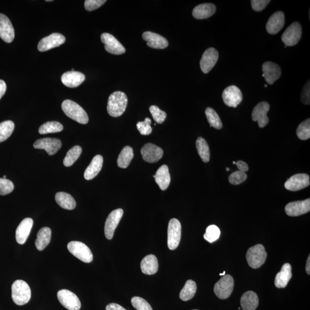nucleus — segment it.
<instances>
[{
	"label": "nucleus",
	"instance_id": "nucleus-58",
	"mask_svg": "<svg viewBox=\"0 0 310 310\" xmlns=\"http://www.w3.org/2000/svg\"><path fill=\"white\" fill-rule=\"evenodd\" d=\"M6 178H7V176L6 175H5V176H3V178L6 179Z\"/></svg>",
	"mask_w": 310,
	"mask_h": 310
},
{
	"label": "nucleus",
	"instance_id": "nucleus-7",
	"mask_svg": "<svg viewBox=\"0 0 310 310\" xmlns=\"http://www.w3.org/2000/svg\"><path fill=\"white\" fill-rule=\"evenodd\" d=\"M182 227L177 219L172 218L168 223V246L171 250L178 248L181 238Z\"/></svg>",
	"mask_w": 310,
	"mask_h": 310
},
{
	"label": "nucleus",
	"instance_id": "nucleus-3",
	"mask_svg": "<svg viewBox=\"0 0 310 310\" xmlns=\"http://www.w3.org/2000/svg\"><path fill=\"white\" fill-rule=\"evenodd\" d=\"M12 297L14 303L19 305L29 303L31 297L29 285L22 280L15 281L12 285Z\"/></svg>",
	"mask_w": 310,
	"mask_h": 310
},
{
	"label": "nucleus",
	"instance_id": "nucleus-55",
	"mask_svg": "<svg viewBox=\"0 0 310 310\" xmlns=\"http://www.w3.org/2000/svg\"><path fill=\"white\" fill-rule=\"evenodd\" d=\"M225 273H226V272H225V271H224V272H223V273H219V275H220V276H224V275H225Z\"/></svg>",
	"mask_w": 310,
	"mask_h": 310
},
{
	"label": "nucleus",
	"instance_id": "nucleus-11",
	"mask_svg": "<svg viewBox=\"0 0 310 310\" xmlns=\"http://www.w3.org/2000/svg\"><path fill=\"white\" fill-rule=\"evenodd\" d=\"M242 99V94L240 89L235 86H229L222 93L223 101L229 107L236 108L240 104Z\"/></svg>",
	"mask_w": 310,
	"mask_h": 310
},
{
	"label": "nucleus",
	"instance_id": "nucleus-56",
	"mask_svg": "<svg viewBox=\"0 0 310 310\" xmlns=\"http://www.w3.org/2000/svg\"><path fill=\"white\" fill-rule=\"evenodd\" d=\"M47 2H53V0H47L46 1Z\"/></svg>",
	"mask_w": 310,
	"mask_h": 310
},
{
	"label": "nucleus",
	"instance_id": "nucleus-38",
	"mask_svg": "<svg viewBox=\"0 0 310 310\" xmlns=\"http://www.w3.org/2000/svg\"><path fill=\"white\" fill-rule=\"evenodd\" d=\"M15 129L13 121L9 120L0 123V143L6 141L13 134Z\"/></svg>",
	"mask_w": 310,
	"mask_h": 310
},
{
	"label": "nucleus",
	"instance_id": "nucleus-6",
	"mask_svg": "<svg viewBox=\"0 0 310 310\" xmlns=\"http://www.w3.org/2000/svg\"><path fill=\"white\" fill-rule=\"evenodd\" d=\"M234 284L233 277L230 274H226L215 283L214 288V293L219 299H226L232 293Z\"/></svg>",
	"mask_w": 310,
	"mask_h": 310
},
{
	"label": "nucleus",
	"instance_id": "nucleus-57",
	"mask_svg": "<svg viewBox=\"0 0 310 310\" xmlns=\"http://www.w3.org/2000/svg\"><path fill=\"white\" fill-rule=\"evenodd\" d=\"M226 171H230V169H229V168H226Z\"/></svg>",
	"mask_w": 310,
	"mask_h": 310
},
{
	"label": "nucleus",
	"instance_id": "nucleus-29",
	"mask_svg": "<svg viewBox=\"0 0 310 310\" xmlns=\"http://www.w3.org/2000/svg\"><path fill=\"white\" fill-rule=\"evenodd\" d=\"M159 264L158 259L154 254L148 255L145 257L141 262V269L144 274H155L158 272Z\"/></svg>",
	"mask_w": 310,
	"mask_h": 310
},
{
	"label": "nucleus",
	"instance_id": "nucleus-47",
	"mask_svg": "<svg viewBox=\"0 0 310 310\" xmlns=\"http://www.w3.org/2000/svg\"><path fill=\"white\" fill-rule=\"evenodd\" d=\"M247 178L245 172L237 171L231 174L229 177V182L234 185H237L244 181Z\"/></svg>",
	"mask_w": 310,
	"mask_h": 310
},
{
	"label": "nucleus",
	"instance_id": "nucleus-32",
	"mask_svg": "<svg viewBox=\"0 0 310 310\" xmlns=\"http://www.w3.org/2000/svg\"><path fill=\"white\" fill-rule=\"evenodd\" d=\"M52 238V230L48 227H43L38 231L37 238L35 241L37 248L40 251L44 250L50 244Z\"/></svg>",
	"mask_w": 310,
	"mask_h": 310
},
{
	"label": "nucleus",
	"instance_id": "nucleus-28",
	"mask_svg": "<svg viewBox=\"0 0 310 310\" xmlns=\"http://www.w3.org/2000/svg\"><path fill=\"white\" fill-rule=\"evenodd\" d=\"M154 177L161 190H166L169 186L171 177L169 170L166 165H163L161 166L157 171L155 175H154Z\"/></svg>",
	"mask_w": 310,
	"mask_h": 310
},
{
	"label": "nucleus",
	"instance_id": "nucleus-41",
	"mask_svg": "<svg viewBox=\"0 0 310 310\" xmlns=\"http://www.w3.org/2000/svg\"><path fill=\"white\" fill-rule=\"evenodd\" d=\"M221 231L216 225H211L207 227L206 233L203 237L205 240L210 242L213 243L217 241L220 237Z\"/></svg>",
	"mask_w": 310,
	"mask_h": 310
},
{
	"label": "nucleus",
	"instance_id": "nucleus-4",
	"mask_svg": "<svg viewBox=\"0 0 310 310\" xmlns=\"http://www.w3.org/2000/svg\"><path fill=\"white\" fill-rule=\"evenodd\" d=\"M267 253L264 246L257 244L251 247L246 253L247 262L251 268L257 269L265 263Z\"/></svg>",
	"mask_w": 310,
	"mask_h": 310
},
{
	"label": "nucleus",
	"instance_id": "nucleus-26",
	"mask_svg": "<svg viewBox=\"0 0 310 310\" xmlns=\"http://www.w3.org/2000/svg\"><path fill=\"white\" fill-rule=\"evenodd\" d=\"M292 276V267L289 263L282 265L281 270L276 276L274 285L278 288H284L287 285Z\"/></svg>",
	"mask_w": 310,
	"mask_h": 310
},
{
	"label": "nucleus",
	"instance_id": "nucleus-49",
	"mask_svg": "<svg viewBox=\"0 0 310 310\" xmlns=\"http://www.w3.org/2000/svg\"><path fill=\"white\" fill-rule=\"evenodd\" d=\"M270 2L269 0H252L251 5L254 11L261 12L265 9Z\"/></svg>",
	"mask_w": 310,
	"mask_h": 310
},
{
	"label": "nucleus",
	"instance_id": "nucleus-53",
	"mask_svg": "<svg viewBox=\"0 0 310 310\" xmlns=\"http://www.w3.org/2000/svg\"><path fill=\"white\" fill-rule=\"evenodd\" d=\"M7 90V85L6 82L3 80H0V99L5 95Z\"/></svg>",
	"mask_w": 310,
	"mask_h": 310
},
{
	"label": "nucleus",
	"instance_id": "nucleus-2",
	"mask_svg": "<svg viewBox=\"0 0 310 310\" xmlns=\"http://www.w3.org/2000/svg\"><path fill=\"white\" fill-rule=\"evenodd\" d=\"M62 108L67 116L77 121V123L86 124L89 122L88 114L75 102L66 100L63 102Z\"/></svg>",
	"mask_w": 310,
	"mask_h": 310
},
{
	"label": "nucleus",
	"instance_id": "nucleus-60",
	"mask_svg": "<svg viewBox=\"0 0 310 310\" xmlns=\"http://www.w3.org/2000/svg\"><path fill=\"white\" fill-rule=\"evenodd\" d=\"M233 163L234 164H235V163H236V162H233Z\"/></svg>",
	"mask_w": 310,
	"mask_h": 310
},
{
	"label": "nucleus",
	"instance_id": "nucleus-48",
	"mask_svg": "<svg viewBox=\"0 0 310 310\" xmlns=\"http://www.w3.org/2000/svg\"><path fill=\"white\" fill-rule=\"evenodd\" d=\"M106 2V0H86L85 2V8L88 11H93L99 9Z\"/></svg>",
	"mask_w": 310,
	"mask_h": 310
},
{
	"label": "nucleus",
	"instance_id": "nucleus-44",
	"mask_svg": "<svg viewBox=\"0 0 310 310\" xmlns=\"http://www.w3.org/2000/svg\"><path fill=\"white\" fill-rule=\"evenodd\" d=\"M131 303L137 310H153L151 305L142 297H133L132 298Z\"/></svg>",
	"mask_w": 310,
	"mask_h": 310
},
{
	"label": "nucleus",
	"instance_id": "nucleus-27",
	"mask_svg": "<svg viewBox=\"0 0 310 310\" xmlns=\"http://www.w3.org/2000/svg\"><path fill=\"white\" fill-rule=\"evenodd\" d=\"M103 156L98 155L94 157L92 162L85 171V179L89 180L95 178L101 171L103 167Z\"/></svg>",
	"mask_w": 310,
	"mask_h": 310
},
{
	"label": "nucleus",
	"instance_id": "nucleus-12",
	"mask_svg": "<svg viewBox=\"0 0 310 310\" xmlns=\"http://www.w3.org/2000/svg\"><path fill=\"white\" fill-rule=\"evenodd\" d=\"M65 42L66 38L64 35L59 33H54L48 37L43 38L39 43L38 49L39 52H45L60 46Z\"/></svg>",
	"mask_w": 310,
	"mask_h": 310
},
{
	"label": "nucleus",
	"instance_id": "nucleus-1",
	"mask_svg": "<svg viewBox=\"0 0 310 310\" xmlns=\"http://www.w3.org/2000/svg\"><path fill=\"white\" fill-rule=\"evenodd\" d=\"M128 105V98L124 93L120 91L113 93L109 96L107 111L110 116L114 117H120L126 110Z\"/></svg>",
	"mask_w": 310,
	"mask_h": 310
},
{
	"label": "nucleus",
	"instance_id": "nucleus-15",
	"mask_svg": "<svg viewBox=\"0 0 310 310\" xmlns=\"http://www.w3.org/2000/svg\"><path fill=\"white\" fill-rule=\"evenodd\" d=\"M309 185V176L305 174L294 175L285 182L286 189L291 191H297Z\"/></svg>",
	"mask_w": 310,
	"mask_h": 310
},
{
	"label": "nucleus",
	"instance_id": "nucleus-61",
	"mask_svg": "<svg viewBox=\"0 0 310 310\" xmlns=\"http://www.w3.org/2000/svg\"><path fill=\"white\" fill-rule=\"evenodd\" d=\"M193 310H198V309H193Z\"/></svg>",
	"mask_w": 310,
	"mask_h": 310
},
{
	"label": "nucleus",
	"instance_id": "nucleus-25",
	"mask_svg": "<svg viewBox=\"0 0 310 310\" xmlns=\"http://www.w3.org/2000/svg\"><path fill=\"white\" fill-rule=\"evenodd\" d=\"M85 80V76L83 73L75 71L65 73L61 77L62 83L70 88L78 87L83 83Z\"/></svg>",
	"mask_w": 310,
	"mask_h": 310
},
{
	"label": "nucleus",
	"instance_id": "nucleus-39",
	"mask_svg": "<svg viewBox=\"0 0 310 310\" xmlns=\"http://www.w3.org/2000/svg\"><path fill=\"white\" fill-rule=\"evenodd\" d=\"M82 150L80 146H76L73 147L67 153L64 160V164L66 167H70L79 158Z\"/></svg>",
	"mask_w": 310,
	"mask_h": 310
},
{
	"label": "nucleus",
	"instance_id": "nucleus-36",
	"mask_svg": "<svg viewBox=\"0 0 310 310\" xmlns=\"http://www.w3.org/2000/svg\"><path fill=\"white\" fill-rule=\"evenodd\" d=\"M197 291V284L192 280L186 281L185 285L180 292L179 297L180 299L183 301H188L193 298Z\"/></svg>",
	"mask_w": 310,
	"mask_h": 310
},
{
	"label": "nucleus",
	"instance_id": "nucleus-9",
	"mask_svg": "<svg viewBox=\"0 0 310 310\" xmlns=\"http://www.w3.org/2000/svg\"><path fill=\"white\" fill-rule=\"evenodd\" d=\"M301 35L300 24L298 22L293 23L282 34L281 40L286 46H293L300 41Z\"/></svg>",
	"mask_w": 310,
	"mask_h": 310
},
{
	"label": "nucleus",
	"instance_id": "nucleus-54",
	"mask_svg": "<svg viewBox=\"0 0 310 310\" xmlns=\"http://www.w3.org/2000/svg\"><path fill=\"white\" fill-rule=\"evenodd\" d=\"M310 256L309 255V256L307 258V263H306V266H305V270H306V272H307V273L308 274H310Z\"/></svg>",
	"mask_w": 310,
	"mask_h": 310
},
{
	"label": "nucleus",
	"instance_id": "nucleus-46",
	"mask_svg": "<svg viewBox=\"0 0 310 310\" xmlns=\"http://www.w3.org/2000/svg\"><path fill=\"white\" fill-rule=\"evenodd\" d=\"M14 187V184L11 180L0 178V195H6L11 193Z\"/></svg>",
	"mask_w": 310,
	"mask_h": 310
},
{
	"label": "nucleus",
	"instance_id": "nucleus-33",
	"mask_svg": "<svg viewBox=\"0 0 310 310\" xmlns=\"http://www.w3.org/2000/svg\"><path fill=\"white\" fill-rule=\"evenodd\" d=\"M57 203L63 209L66 210H73L76 207V202L72 195L64 192H60L56 195Z\"/></svg>",
	"mask_w": 310,
	"mask_h": 310
},
{
	"label": "nucleus",
	"instance_id": "nucleus-30",
	"mask_svg": "<svg viewBox=\"0 0 310 310\" xmlns=\"http://www.w3.org/2000/svg\"><path fill=\"white\" fill-rule=\"evenodd\" d=\"M216 11V7L213 4H202L194 8L193 17L197 19H205L213 16Z\"/></svg>",
	"mask_w": 310,
	"mask_h": 310
},
{
	"label": "nucleus",
	"instance_id": "nucleus-10",
	"mask_svg": "<svg viewBox=\"0 0 310 310\" xmlns=\"http://www.w3.org/2000/svg\"><path fill=\"white\" fill-rule=\"evenodd\" d=\"M124 211L121 209L113 210L109 214L105 225V234L108 240H112L118 225L123 216Z\"/></svg>",
	"mask_w": 310,
	"mask_h": 310
},
{
	"label": "nucleus",
	"instance_id": "nucleus-31",
	"mask_svg": "<svg viewBox=\"0 0 310 310\" xmlns=\"http://www.w3.org/2000/svg\"><path fill=\"white\" fill-rule=\"evenodd\" d=\"M240 301L243 310H256L259 300L256 293L249 291L243 294Z\"/></svg>",
	"mask_w": 310,
	"mask_h": 310
},
{
	"label": "nucleus",
	"instance_id": "nucleus-59",
	"mask_svg": "<svg viewBox=\"0 0 310 310\" xmlns=\"http://www.w3.org/2000/svg\"><path fill=\"white\" fill-rule=\"evenodd\" d=\"M265 88H267V85H265Z\"/></svg>",
	"mask_w": 310,
	"mask_h": 310
},
{
	"label": "nucleus",
	"instance_id": "nucleus-50",
	"mask_svg": "<svg viewBox=\"0 0 310 310\" xmlns=\"http://www.w3.org/2000/svg\"><path fill=\"white\" fill-rule=\"evenodd\" d=\"M309 81H308L302 90L301 95V102L305 105H309Z\"/></svg>",
	"mask_w": 310,
	"mask_h": 310
},
{
	"label": "nucleus",
	"instance_id": "nucleus-20",
	"mask_svg": "<svg viewBox=\"0 0 310 310\" xmlns=\"http://www.w3.org/2000/svg\"><path fill=\"white\" fill-rule=\"evenodd\" d=\"M262 77L269 85H272L274 82L279 79L281 74L280 67L271 62H266L262 65Z\"/></svg>",
	"mask_w": 310,
	"mask_h": 310
},
{
	"label": "nucleus",
	"instance_id": "nucleus-34",
	"mask_svg": "<svg viewBox=\"0 0 310 310\" xmlns=\"http://www.w3.org/2000/svg\"><path fill=\"white\" fill-rule=\"evenodd\" d=\"M133 158V150L129 146L125 147L118 157L117 165L121 168H126Z\"/></svg>",
	"mask_w": 310,
	"mask_h": 310
},
{
	"label": "nucleus",
	"instance_id": "nucleus-23",
	"mask_svg": "<svg viewBox=\"0 0 310 310\" xmlns=\"http://www.w3.org/2000/svg\"><path fill=\"white\" fill-rule=\"evenodd\" d=\"M34 224L32 218L24 219L20 223L16 231V239L19 244L23 245L26 243L30 234Z\"/></svg>",
	"mask_w": 310,
	"mask_h": 310
},
{
	"label": "nucleus",
	"instance_id": "nucleus-52",
	"mask_svg": "<svg viewBox=\"0 0 310 310\" xmlns=\"http://www.w3.org/2000/svg\"><path fill=\"white\" fill-rule=\"evenodd\" d=\"M106 310H127L122 306L117 303H110L107 305Z\"/></svg>",
	"mask_w": 310,
	"mask_h": 310
},
{
	"label": "nucleus",
	"instance_id": "nucleus-45",
	"mask_svg": "<svg viewBox=\"0 0 310 310\" xmlns=\"http://www.w3.org/2000/svg\"><path fill=\"white\" fill-rule=\"evenodd\" d=\"M152 121L150 118H146L144 121L139 122L137 124V129L141 135L147 136L150 135L152 131L151 126Z\"/></svg>",
	"mask_w": 310,
	"mask_h": 310
},
{
	"label": "nucleus",
	"instance_id": "nucleus-42",
	"mask_svg": "<svg viewBox=\"0 0 310 310\" xmlns=\"http://www.w3.org/2000/svg\"><path fill=\"white\" fill-rule=\"evenodd\" d=\"M298 138L301 140H306L310 137V119L303 121L298 126L296 130Z\"/></svg>",
	"mask_w": 310,
	"mask_h": 310
},
{
	"label": "nucleus",
	"instance_id": "nucleus-35",
	"mask_svg": "<svg viewBox=\"0 0 310 310\" xmlns=\"http://www.w3.org/2000/svg\"><path fill=\"white\" fill-rule=\"evenodd\" d=\"M196 147H197L198 154L201 157L203 162H209L210 157V148L206 140L201 137H199L196 141Z\"/></svg>",
	"mask_w": 310,
	"mask_h": 310
},
{
	"label": "nucleus",
	"instance_id": "nucleus-8",
	"mask_svg": "<svg viewBox=\"0 0 310 310\" xmlns=\"http://www.w3.org/2000/svg\"><path fill=\"white\" fill-rule=\"evenodd\" d=\"M58 299L64 307L69 310H80L81 307L79 298L68 289H62L57 293Z\"/></svg>",
	"mask_w": 310,
	"mask_h": 310
},
{
	"label": "nucleus",
	"instance_id": "nucleus-18",
	"mask_svg": "<svg viewBox=\"0 0 310 310\" xmlns=\"http://www.w3.org/2000/svg\"><path fill=\"white\" fill-rule=\"evenodd\" d=\"M218 57V51L214 48H209L205 51L200 61V66L203 73L207 74L210 72L216 65Z\"/></svg>",
	"mask_w": 310,
	"mask_h": 310
},
{
	"label": "nucleus",
	"instance_id": "nucleus-51",
	"mask_svg": "<svg viewBox=\"0 0 310 310\" xmlns=\"http://www.w3.org/2000/svg\"><path fill=\"white\" fill-rule=\"evenodd\" d=\"M237 165V167L238 168V171L245 172L248 171L249 170V167L248 164H247L245 162H243V161L239 160L238 162L235 163Z\"/></svg>",
	"mask_w": 310,
	"mask_h": 310
},
{
	"label": "nucleus",
	"instance_id": "nucleus-37",
	"mask_svg": "<svg viewBox=\"0 0 310 310\" xmlns=\"http://www.w3.org/2000/svg\"><path fill=\"white\" fill-rule=\"evenodd\" d=\"M64 129V126L57 121H50L41 125L39 129V133L41 135L60 132Z\"/></svg>",
	"mask_w": 310,
	"mask_h": 310
},
{
	"label": "nucleus",
	"instance_id": "nucleus-14",
	"mask_svg": "<svg viewBox=\"0 0 310 310\" xmlns=\"http://www.w3.org/2000/svg\"><path fill=\"white\" fill-rule=\"evenodd\" d=\"M62 146L61 141L56 138H44L38 140L34 144V147L44 150L49 155H54L60 150Z\"/></svg>",
	"mask_w": 310,
	"mask_h": 310
},
{
	"label": "nucleus",
	"instance_id": "nucleus-13",
	"mask_svg": "<svg viewBox=\"0 0 310 310\" xmlns=\"http://www.w3.org/2000/svg\"><path fill=\"white\" fill-rule=\"evenodd\" d=\"M102 42L105 45V49L109 53L114 55H121L125 53L124 47L112 35L104 33L101 35Z\"/></svg>",
	"mask_w": 310,
	"mask_h": 310
},
{
	"label": "nucleus",
	"instance_id": "nucleus-22",
	"mask_svg": "<svg viewBox=\"0 0 310 310\" xmlns=\"http://www.w3.org/2000/svg\"><path fill=\"white\" fill-rule=\"evenodd\" d=\"M284 23V14L282 11H277L269 19L266 25V31L270 35H275L283 28Z\"/></svg>",
	"mask_w": 310,
	"mask_h": 310
},
{
	"label": "nucleus",
	"instance_id": "nucleus-24",
	"mask_svg": "<svg viewBox=\"0 0 310 310\" xmlns=\"http://www.w3.org/2000/svg\"><path fill=\"white\" fill-rule=\"evenodd\" d=\"M142 37L144 40L147 42L148 46L151 48L164 49L168 46V42L166 38L150 31L144 33Z\"/></svg>",
	"mask_w": 310,
	"mask_h": 310
},
{
	"label": "nucleus",
	"instance_id": "nucleus-5",
	"mask_svg": "<svg viewBox=\"0 0 310 310\" xmlns=\"http://www.w3.org/2000/svg\"><path fill=\"white\" fill-rule=\"evenodd\" d=\"M69 252L73 256L86 263L93 261V256L91 250L86 244L79 241L70 242L68 245Z\"/></svg>",
	"mask_w": 310,
	"mask_h": 310
},
{
	"label": "nucleus",
	"instance_id": "nucleus-16",
	"mask_svg": "<svg viewBox=\"0 0 310 310\" xmlns=\"http://www.w3.org/2000/svg\"><path fill=\"white\" fill-rule=\"evenodd\" d=\"M270 108L269 104L266 102H261L258 104L253 110L252 120L257 121L259 127L262 128L269 123L267 113Z\"/></svg>",
	"mask_w": 310,
	"mask_h": 310
},
{
	"label": "nucleus",
	"instance_id": "nucleus-43",
	"mask_svg": "<svg viewBox=\"0 0 310 310\" xmlns=\"http://www.w3.org/2000/svg\"><path fill=\"white\" fill-rule=\"evenodd\" d=\"M150 111L153 119L158 124H162L166 119V113L160 110L157 106H151L150 108Z\"/></svg>",
	"mask_w": 310,
	"mask_h": 310
},
{
	"label": "nucleus",
	"instance_id": "nucleus-40",
	"mask_svg": "<svg viewBox=\"0 0 310 310\" xmlns=\"http://www.w3.org/2000/svg\"><path fill=\"white\" fill-rule=\"evenodd\" d=\"M207 119L210 125V127L217 129L222 128V124L220 118L213 109L207 108L205 111Z\"/></svg>",
	"mask_w": 310,
	"mask_h": 310
},
{
	"label": "nucleus",
	"instance_id": "nucleus-19",
	"mask_svg": "<svg viewBox=\"0 0 310 310\" xmlns=\"http://www.w3.org/2000/svg\"><path fill=\"white\" fill-rule=\"evenodd\" d=\"M143 159L148 163H156L162 158L163 151L162 148L151 143L145 144L141 150Z\"/></svg>",
	"mask_w": 310,
	"mask_h": 310
},
{
	"label": "nucleus",
	"instance_id": "nucleus-17",
	"mask_svg": "<svg viewBox=\"0 0 310 310\" xmlns=\"http://www.w3.org/2000/svg\"><path fill=\"white\" fill-rule=\"evenodd\" d=\"M310 210V199L290 202L285 207V213L289 216L297 217L308 213Z\"/></svg>",
	"mask_w": 310,
	"mask_h": 310
},
{
	"label": "nucleus",
	"instance_id": "nucleus-21",
	"mask_svg": "<svg viewBox=\"0 0 310 310\" xmlns=\"http://www.w3.org/2000/svg\"><path fill=\"white\" fill-rule=\"evenodd\" d=\"M0 38L6 43L13 42L15 30L10 20L5 15L0 14Z\"/></svg>",
	"mask_w": 310,
	"mask_h": 310
}]
</instances>
